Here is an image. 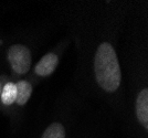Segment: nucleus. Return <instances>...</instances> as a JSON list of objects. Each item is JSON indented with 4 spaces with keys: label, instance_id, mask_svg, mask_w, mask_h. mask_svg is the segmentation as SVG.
<instances>
[{
    "label": "nucleus",
    "instance_id": "obj_8",
    "mask_svg": "<svg viewBox=\"0 0 148 138\" xmlns=\"http://www.w3.org/2000/svg\"><path fill=\"white\" fill-rule=\"evenodd\" d=\"M0 93H1V84H0Z\"/></svg>",
    "mask_w": 148,
    "mask_h": 138
},
{
    "label": "nucleus",
    "instance_id": "obj_7",
    "mask_svg": "<svg viewBox=\"0 0 148 138\" xmlns=\"http://www.w3.org/2000/svg\"><path fill=\"white\" fill-rule=\"evenodd\" d=\"M41 138H65L64 127L60 123H53L44 130Z\"/></svg>",
    "mask_w": 148,
    "mask_h": 138
},
{
    "label": "nucleus",
    "instance_id": "obj_3",
    "mask_svg": "<svg viewBox=\"0 0 148 138\" xmlns=\"http://www.w3.org/2000/svg\"><path fill=\"white\" fill-rule=\"evenodd\" d=\"M136 115L140 125L147 129L148 128V89H142L136 100Z\"/></svg>",
    "mask_w": 148,
    "mask_h": 138
},
{
    "label": "nucleus",
    "instance_id": "obj_5",
    "mask_svg": "<svg viewBox=\"0 0 148 138\" xmlns=\"http://www.w3.org/2000/svg\"><path fill=\"white\" fill-rule=\"evenodd\" d=\"M16 87H17L16 103H18V105H25L32 94V85L28 81H19L16 84Z\"/></svg>",
    "mask_w": 148,
    "mask_h": 138
},
{
    "label": "nucleus",
    "instance_id": "obj_1",
    "mask_svg": "<svg viewBox=\"0 0 148 138\" xmlns=\"http://www.w3.org/2000/svg\"><path fill=\"white\" fill-rule=\"evenodd\" d=\"M94 72L99 87L115 92L122 81V72L114 48L107 42L99 44L94 59Z\"/></svg>",
    "mask_w": 148,
    "mask_h": 138
},
{
    "label": "nucleus",
    "instance_id": "obj_2",
    "mask_svg": "<svg viewBox=\"0 0 148 138\" xmlns=\"http://www.w3.org/2000/svg\"><path fill=\"white\" fill-rule=\"evenodd\" d=\"M8 60L11 64L12 70L17 74H25L31 66L30 50L22 44L11 45L8 50Z\"/></svg>",
    "mask_w": 148,
    "mask_h": 138
},
{
    "label": "nucleus",
    "instance_id": "obj_4",
    "mask_svg": "<svg viewBox=\"0 0 148 138\" xmlns=\"http://www.w3.org/2000/svg\"><path fill=\"white\" fill-rule=\"evenodd\" d=\"M59 64V57L54 53H48L38 62L34 72L40 76H48L56 71Z\"/></svg>",
    "mask_w": 148,
    "mask_h": 138
},
{
    "label": "nucleus",
    "instance_id": "obj_6",
    "mask_svg": "<svg viewBox=\"0 0 148 138\" xmlns=\"http://www.w3.org/2000/svg\"><path fill=\"white\" fill-rule=\"evenodd\" d=\"M16 98H17L16 83L8 82L1 89V100L5 105H11L16 102Z\"/></svg>",
    "mask_w": 148,
    "mask_h": 138
}]
</instances>
